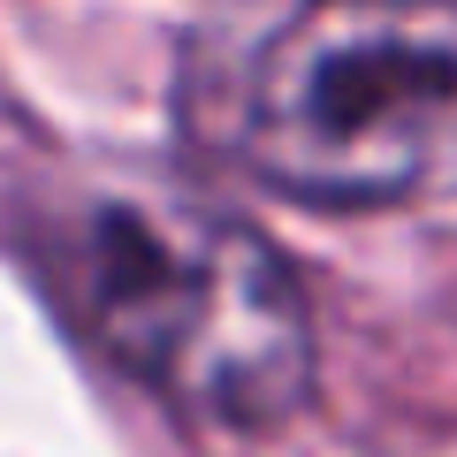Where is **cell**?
I'll return each mask as SVG.
<instances>
[{
  "label": "cell",
  "mask_w": 457,
  "mask_h": 457,
  "mask_svg": "<svg viewBox=\"0 0 457 457\" xmlns=\"http://www.w3.org/2000/svg\"><path fill=\"white\" fill-rule=\"evenodd\" d=\"M237 161L305 206L457 198V0H305L237 99Z\"/></svg>",
  "instance_id": "7a4b0ae2"
},
{
  "label": "cell",
  "mask_w": 457,
  "mask_h": 457,
  "mask_svg": "<svg viewBox=\"0 0 457 457\" xmlns=\"http://www.w3.org/2000/svg\"><path fill=\"white\" fill-rule=\"evenodd\" d=\"M31 260L122 374L213 427H267L312 389V312L245 213L176 176L107 168L54 191Z\"/></svg>",
  "instance_id": "6da1fadb"
}]
</instances>
